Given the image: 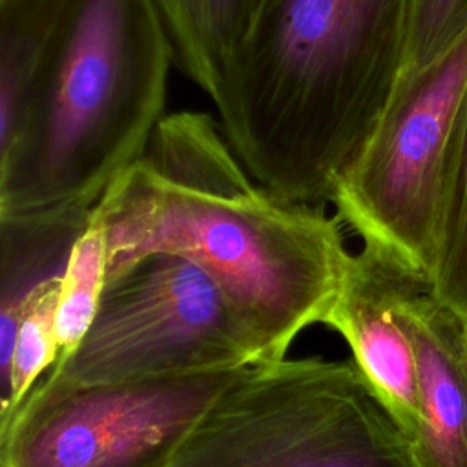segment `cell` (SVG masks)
I'll use <instances>...</instances> for the list:
<instances>
[{
    "label": "cell",
    "mask_w": 467,
    "mask_h": 467,
    "mask_svg": "<svg viewBox=\"0 0 467 467\" xmlns=\"http://www.w3.org/2000/svg\"><path fill=\"white\" fill-rule=\"evenodd\" d=\"M409 11L410 0H259L212 100L263 190L332 202L401 77Z\"/></svg>",
    "instance_id": "cell-1"
},
{
    "label": "cell",
    "mask_w": 467,
    "mask_h": 467,
    "mask_svg": "<svg viewBox=\"0 0 467 467\" xmlns=\"http://www.w3.org/2000/svg\"><path fill=\"white\" fill-rule=\"evenodd\" d=\"M108 246V281L153 252L188 257L224 292L257 341L283 359L325 325L350 252L339 217L288 202L252 177L210 182L140 155L93 206ZM106 281V283H108Z\"/></svg>",
    "instance_id": "cell-2"
},
{
    "label": "cell",
    "mask_w": 467,
    "mask_h": 467,
    "mask_svg": "<svg viewBox=\"0 0 467 467\" xmlns=\"http://www.w3.org/2000/svg\"><path fill=\"white\" fill-rule=\"evenodd\" d=\"M171 64L157 0H75L20 128L0 146V215L93 208L164 119Z\"/></svg>",
    "instance_id": "cell-3"
},
{
    "label": "cell",
    "mask_w": 467,
    "mask_h": 467,
    "mask_svg": "<svg viewBox=\"0 0 467 467\" xmlns=\"http://www.w3.org/2000/svg\"><path fill=\"white\" fill-rule=\"evenodd\" d=\"M166 467H416L354 361L283 358L237 372Z\"/></svg>",
    "instance_id": "cell-4"
},
{
    "label": "cell",
    "mask_w": 467,
    "mask_h": 467,
    "mask_svg": "<svg viewBox=\"0 0 467 467\" xmlns=\"http://www.w3.org/2000/svg\"><path fill=\"white\" fill-rule=\"evenodd\" d=\"M467 86V31L401 73L381 117L337 182L341 223L431 279L454 119Z\"/></svg>",
    "instance_id": "cell-5"
},
{
    "label": "cell",
    "mask_w": 467,
    "mask_h": 467,
    "mask_svg": "<svg viewBox=\"0 0 467 467\" xmlns=\"http://www.w3.org/2000/svg\"><path fill=\"white\" fill-rule=\"evenodd\" d=\"M257 361V341L219 285L188 257L153 252L106 283L88 334L44 379L115 383Z\"/></svg>",
    "instance_id": "cell-6"
},
{
    "label": "cell",
    "mask_w": 467,
    "mask_h": 467,
    "mask_svg": "<svg viewBox=\"0 0 467 467\" xmlns=\"http://www.w3.org/2000/svg\"><path fill=\"white\" fill-rule=\"evenodd\" d=\"M239 370L91 385L42 378L0 423V467H166Z\"/></svg>",
    "instance_id": "cell-7"
},
{
    "label": "cell",
    "mask_w": 467,
    "mask_h": 467,
    "mask_svg": "<svg viewBox=\"0 0 467 467\" xmlns=\"http://www.w3.org/2000/svg\"><path fill=\"white\" fill-rule=\"evenodd\" d=\"M410 274H420L363 243L350 252L327 327L348 345L352 361L410 443L420 427L412 343L398 317V299Z\"/></svg>",
    "instance_id": "cell-8"
},
{
    "label": "cell",
    "mask_w": 467,
    "mask_h": 467,
    "mask_svg": "<svg viewBox=\"0 0 467 467\" xmlns=\"http://www.w3.org/2000/svg\"><path fill=\"white\" fill-rule=\"evenodd\" d=\"M398 317L412 343L420 427L410 454L416 467H467L465 316L443 303L423 274H410Z\"/></svg>",
    "instance_id": "cell-9"
},
{
    "label": "cell",
    "mask_w": 467,
    "mask_h": 467,
    "mask_svg": "<svg viewBox=\"0 0 467 467\" xmlns=\"http://www.w3.org/2000/svg\"><path fill=\"white\" fill-rule=\"evenodd\" d=\"M91 212L93 208L69 206L0 215V368L9 359L27 296L62 275L73 244L91 221Z\"/></svg>",
    "instance_id": "cell-10"
},
{
    "label": "cell",
    "mask_w": 467,
    "mask_h": 467,
    "mask_svg": "<svg viewBox=\"0 0 467 467\" xmlns=\"http://www.w3.org/2000/svg\"><path fill=\"white\" fill-rule=\"evenodd\" d=\"M75 0H0V146L20 128Z\"/></svg>",
    "instance_id": "cell-11"
},
{
    "label": "cell",
    "mask_w": 467,
    "mask_h": 467,
    "mask_svg": "<svg viewBox=\"0 0 467 467\" xmlns=\"http://www.w3.org/2000/svg\"><path fill=\"white\" fill-rule=\"evenodd\" d=\"M173 60L210 99L259 0H157Z\"/></svg>",
    "instance_id": "cell-12"
},
{
    "label": "cell",
    "mask_w": 467,
    "mask_h": 467,
    "mask_svg": "<svg viewBox=\"0 0 467 467\" xmlns=\"http://www.w3.org/2000/svg\"><path fill=\"white\" fill-rule=\"evenodd\" d=\"M431 283L443 303L467 314V86L451 137Z\"/></svg>",
    "instance_id": "cell-13"
},
{
    "label": "cell",
    "mask_w": 467,
    "mask_h": 467,
    "mask_svg": "<svg viewBox=\"0 0 467 467\" xmlns=\"http://www.w3.org/2000/svg\"><path fill=\"white\" fill-rule=\"evenodd\" d=\"M60 277L36 286L26 299L7 363L0 368V423H4L58 359L55 312Z\"/></svg>",
    "instance_id": "cell-14"
},
{
    "label": "cell",
    "mask_w": 467,
    "mask_h": 467,
    "mask_svg": "<svg viewBox=\"0 0 467 467\" xmlns=\"http://www.w3.org/2000/svg\"><path fill=\"white\" fill-rule=\"evenodd\" d=\"M108 281V246L102 228L89 221L71 248L60 277L55 312L58 361L71 356L95 321ZM55 363V365H57ZM53 365V367H55Z\"/></svg>",
    "instance_id": "cell-15"
},
{
    "label": "cell",
    "mask_w": 467,
    "mask_h": 467,
    "mask_svg": "<svg viewBox=\"0 0 467 467\" xmlns=\"http://www.w3.org/2000/svg\"><path fill=\"white\" fill-rule=\"evenodd\" d=\"M465 31L467 0H410L403 71L431 62Z\"/></svg>",
    "instance_id": "cell-16"
},
{
    "label": "cell",
    "mask_w": 467,
    "mask_h": 467,
    "mask_svg": "<svg viewBox=\"0 0 467 467\" xmlns=\"http://www.w3.org/2000/svg\"><path fill=\"white\" fill-rule=\"evenodd\" d=\"M465 350H467V314H465Z\"/></svg>",
    "instance_id": "cell-17"
}]
</instances>
